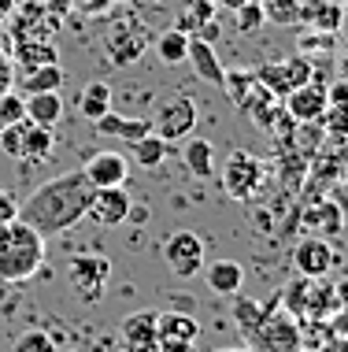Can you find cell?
I'll use <instances>...</instances> for the list:
<instances>
[{
  "label": "cell",
  "instance_id": "cell-1",
  "mask_svg": "<svg viewBox=\"0 0 348 352\" xmlns=\"http://www.w3.org/2000/svg\"><path fill=\"white\" fill-rule=\"evenodd\" d=\"M89 201H93V186L78 167V170L56 175L45 186H37L34 193L19 204V219L49 241V237L78 226L89 212Z\"/></svg>",
  "mask_w": 348,
  "mask_h": 352
},
{
  "label": "cell",
  "instance_id": "cell-2",
  "mask_svg": "<svg viewBox=\"0 0 348 352\" xmlns=\"http://www.w3.org/2000/svg\"><path fill=\"white\" fill-rule=\"evenodd\" d=\"M45 267V237L23 219L0 226V282H30Z\"/></svg>",
  "mask_w": 348,
  "mask_h": 352
},
{
  "label": "cell",
  "instance_id": "cell-3",
  "mask_svg": "<svg viewBox=\"0 0 348 352\" xmlns=\"http://www.w3.org/2000/svg\"><path fill=\"white\" fill-rule=\"evenodd\" d=\"M148 45H152V30H148L145 23H137L134 15H119L108 23L104 30V56L115 67H130V63H137L141 56L148 52Z\"/></svg>",
  "mask_w": 348,
  "mask_h": 352
},
{
  "label": "cell",
  "instance_id": "cell-4",
  "mask_svg": "<svg viewBox=\"0 0 348 352\" xmlns=\"http://www.w3.org/2000/svg\"><path fill=\"white\" fill-rule=\"evenodd\" d=\"M248 345L252 352H300V322L293 316H286L278 308H270L267 316L259 319L256 330H248Z\"/></svg>",
  "mask_w": 348,
  "mask_h": 352
},
{
  "label": "cell",
  "instance_id": "cell-5",
  "mask_svg": "<svg viewBox=\"0 0 348 352\" xmlns=\"http://www.w3.org/2000/svg\"><path fill=\"white\" fill-rule=\"evenodd\" d=\"M108 278H111V260L100 252H82L67 263V282H71V289L78 293L82 304H97L104 297Z\"/></svg>",
  "mask_w": 348,
  "mask_h": 352
},
{
  "label": "cell",
  "instance_id": "cell-6",
  "mask_svg": "<svg viewBox=\"0 0 348 352\" xmlns=\"http://www.w3.org/2000/svg\"><path fill=\"white\" fill-rule=\"evenodd\" d=\"M196 130V100L185 97V93H174V97H167L159 104L156 119H152V134H159L171 145V141H185L193 138Z\"/></svg>",
  "mask_w": 348,
  "mask_h": 352
},
{
  "label": "cell",
  "instance_id": "cell-7",
  "mask_svg": "<svg viewBox=\"0 0 348 352\" xmlns=\"http://www.w3.org/2000/svg\"><path fill=\"white\" fill-rule=\"evenodd\" d=\"M256 78L281 100L286 93H293L297 85H304V82L315 78V60H308V56H289V60L263 63V67L256 71Z\"/></svg>",
  "mask_w": 348,
  "mask_h": 352
},
{
  "label": "cell",
  "instance_id": "cell-8",
  "mask_svg": "<svg viewBox=\"0 0 348 352\" xmlns=\"http://www.w3.org/2000/svg\"><path fill=\"white\" fill-rule=\"evenodd\" d=\"M163 263L178 278H193L204 271V237L196 230H174L163 241Z\"/></svg>",
  "mask_w": 348,
  "mask_h": 352
},
{
  "label": "cell",
  "instance_id": "cell-9",
  "mask_svg": "<svg viewBox=\"0 0 348 352\" xmlns=\"http://www.w3.org/2000/svg\"><path fill=\"white\" fill-rule=\"evenodd\" d=\"M200 322L185 311H156V352H193Z\"/></svg>",
  "mask_w": 348,
  "mask_h": 352
},
{
  "label": "cell",
  "instance_id": "cell-10",
  "mask_svg": "<svg viewBox=\"0 0 348 352\" xmlns=\"http://www.w3.org/2000/svg\"><path fill=\"white\" fill-rule=\"evenodd\" d=\"M263 182V167L252 152H230V160L222 164V189L233 201H248Z\"/></svg>",
  "mask_w": 348,
  "mask_h": 352
},
{
  "label": "cell",
  "instance_id": "cell-11",
  "mask_svg": "<svg viewBox=\"0 0 348 352\" xmlns=\"http://www.w3.org/2000/svg\"><path fill=\"white\" fill-rule=\"evenodd\" d=\"M293 267L300 278H326L334 271V249L326 237H312L304 234L293 249Z\"/></svg>",
  "mask_w": 348,
  "mask_h": 352
},
{
  "label": "cell",
  "instance_id": "cell-12",
  "mask_svg": "<svg viewBox=\"0 0 348 352\" xmlns=\"http://www.w3.org/2000/svg\"><path fill=\"white\" fill-rule=\"evenodd\" d=\"M130 208H134V201H130L126 186H100V189H93L86 219H93L100 226H119V223H126Z\"/></svg>",
  "mask_w": 348,
  "mask_h": 352
},
{
  "label": "cell",
  "instance_id": "cell-13",
  "mask_svg": "<svg viewBox=\"0 0 348 352\" xmlns=\"http://www.w3.org/2000/svg\"><path fill=\"white\" fill-rule=\"evenodd\" d=\"M326 108H330V100H326V82H304L297 85L293 93H286V116L297 119V122H318L326 116Z\"/></svg>",
  "mask_w": 348,
  "mask_h": 352
},
{
  "label": "cell",
  "instance_id": "cell-14",
  "mask_svg": "<svg viewBox=\"0 0 348 352\" xmlns=\"http://www.w3.org/2000/svg\"><path fill=\"white\" fill-rule=\"evenodd\" d=\"M15 30H19L15 45H49L52 30H56V15L45 4H37V0H34V4H19Z\"/></svg>",
  "mask_w": 348,
  "mask_h": 352
},
{
  "label": "cell",
  "instance_id": "cell-15",
  "mask_svg": "<svg viewBox=\"0 0 348 352\" xmlns=\"http://www.w3.org/2000/svg\"><path fill=\"white\" fill-rule=\"evenodd\" d=\"M82 175L89 178L93 189L100 186H126V175H130V164L122 152H93L82 167Z\"/></svg>",
  "mask_w": 348,
  "mask_h": 352
},
{
  "label": "cell",
  "instance_id": "cell-16",
  "mask_svg": "<svg viewBox=\"0 0 348 352\" xmlns=\"http://www.w3.org/2000/svg\"><path fill=\"white\" fill-rule=\"evenodd\" d=\"M300 23H308L312 30L318 34H341V23H345V8L334 4V0H308L300 8Z\"/></svg>",
  "mask_w": 348,
  "mask_h": 352
},
{
  "label": "cell",
  "instance_id": "cell-17",
  "mask_svg": "<svg viewBox=\"0 0 348 352\" xmlns=\"http://www.w3.org/2000/svg\"><path fill=\"white\" fill-rule=\"evenodd\" d=\"M185 60H193V74L211 85H222L227 82V67H222V60L215 56L211 41H204V37H189V56Z\"/></svg>",
  "mask_w": 348,
  "mask_h": 352
},
{
  "label": "cell",
  "instance_id": "cell-18",
  "mask_svg": "<svg viewBox=\"0 0 348 352\" xmlns=\"http://www.w3.org/2000/svg\"><path fill=\"white\" fill-rule=\"evenodd\" d=\"M200 274H204V282H208V289L219 293V297H233L244 285V267L237 260H215L211 267H204Z\"/></svg>",
  "mask_w": 348,
  "mask_h": 352
},
{
  "label": "cell",
  "instance_id": "cell-19",
  "mask_svg": "<svg viewBox=\"0 0 348 352\" xmlns=\"http://www.w3.org/2000/svg\"><path fill=\"white\" fill-rule=\"evenodd\" d=\"M93 130L104 138H119V141H137L145 134H152V119H122L115 111H104L97 122H93Z\"/></svg>",
  "mask_w": 348,
  "mask_h": 352
},
{
  "label": "cell",
  "instance_id": "cell-20",
  "mask_svg": "<svg viewBox=\"0 0 348 352\" xmlns=\"http://www.w3.org/2000/svg\"><path fill=\"white\" fill-rule=\"evenodd\" d=\"M304 223H308V230H312V237H337L345 230V212H341V204H334V201H318L312 212L304 215Z\"/></svg>",
  "mask_w": 348,
  "mask_h": 352
},
{
  "label": "cell",
  "instance_id": "cell-21",
  "mask_svg": "<svg viewBox=\"0 0 348 352\" xmlns=\"http://www.w3.org/2000/svg\"><path fill=\"white\" fill-rule=\"evenodd\" d=\"M23 108H26V119L37 122V126H49V130H56V122L63 119L60 93H30V97H23Z\"/></svg>",
  "mask_w": 348,
  "mask_h": 352
},
{
  "label": "cell",
  "instance_id": "cell-22",
  "mask_svg": "<svg viewBox=\"0 0 348 352\" xmlns=\"http://www.w3.org/2000/svg\"><path fill=\"white\" fill-rule=\"evenodd\" d=\"M126 349H156V311H134L122 319Z\"/></svg>",
  "mask_w": 348,
  "mask_h": 352
},
{
  "label": "cell",
  "instance_id": "cell-23",
  "mask_svg": "<svg viewBox=\"0 0 348 352\" xmlns=\"http://www.w3.org/2000/svg\"><path fill=\"white\" fill-rule=\"evenodd\" d=\"M215 0H185V8H182V15H178V30H185V34H196V30H204V41H211V19H215Z\"/></svg>",
  "mask_w": 348,
  "mask_h": 352
},
{
  "label": "cell",
  "instance_id": "cell-24",
  "mask_svg": "<svg viewBox=\"0 0 348 352\" xmlns=\"http://www.w3.org/2000/svg\"><path fill=\"white\" fill-rule=\"evenodd\" d=\"M182 160L193 178H215V145L204 138H185Z\"/></svg>",
  "mask_w": 348,
  "mask_h": 352
},
{
  "label": "cell",
  "instance_id": "cell-25",
  "mask_svg": "<svg viewBox=\"0 0 348 352\" xmlns=\"http://www.w3.org/2000/svg\"><path fill=\"white\" fill-rule=\"evenodd\" d=\"M189 37L185 30H178V26H171V30L156 34V56L167 63V67H178V63H185V56H189Z\"/></svg>",
  "mask_w": 348,
  "mask_h": 352
},
{
  "label": "cell",
  "instance_id": "cell-26",
  "mask_svg": "<svg viewBox=\"0 0 348 352\" xmlns=\"http://www.w3.org/2000/svg\"><path fill=\"white\" fill-rule=\"evenodd\" d=\"M104 111H111V85L108 82H89L78 93V116L86 122H97Z\"/></svg>",
  "mask_w": 348,
  "mask_h": 352
},
{
  "label": "cell",
  "instance_id": "cell-27",
  "mask_svg": "<svg viewBox=\"0 0 348 352\" xmlns=\"http://www.w3.org/2000/svg\"><path fill=\"white\" fill-rule=\"evenodd\" d=\"M278 304H281V300H278V293H275V297H270L267 304H263V308H259V304L252 300V297H241V293H233L230 311H233V322L241 327V334H248V330H256V327H259V319L267 316L270 308H278Z\"/></svg>",
  "mask_w": 348,
  "mask_h": 352
},
{
  "label": "cell",
  "instance_id": "cell-28",
  "mask_svg": "<svg viewBox=\"0 0 348 352\" xmlns=\"http://www.w3.org/2000/svg\"><path fill=\"white\" fill-rule=\"evenodd\" d=\"M52 145H56V138L49 126H37V122L23 119V160H34V164L37 160H49Z\"/></svg>",
  "mask_w": 348,
  "mask_h": 352
},
{
  "label": "cell",
  "instance_id": "cell-29",
  "mask_svg": "<svg viewBox=\"0 0 348 352\" xmlns=\"http://www.w3.org/2000/svg\"><path fill=\"white\" fill-rule=\"evenodd\" d=\"M63 85V71L60 63H45V67H34L23 74V82H19V89L30 97V93H60Z\"/></svg>",
  "mask_w": 348,
  "mask_h": 352
},
{
  "label": "cell",
  "instance_id": "cell-30",
  "mask_svg": "<svg viewBox=\"0 0 348 352\" xmlns=\"http://www.w3.org/2000/svg\"><path fill=\"white\" fill-rule=\"evenodd\" d=\"M134 145V164L137 167H145V170H152V167H163V160H167V141L159 138V134H145V138H137V141H130Z\"/></svg>",
  "mask_w": 348,
  "mask_h": 352
},
{
  "label": "cell",
  "instance_id": "cell-31",
  "mask_svg": "<svg viewBox=\"0 0 348 352\" xmlns=\"http://www.w3.org/2000/svg\"><path fill=\"white\" fill-rule=\"evenodd\" d=\"M259 4H263V15H267L270 23L297 26L300 23V8H304L308 0H259Z\"/></svg>",
  "mask_w": 348,
  "mask_h": 352
},
{
  "label": "cell",
  "instance_id": "cell-32",
  "mask_svg": "<svg viewBox=\"0 0 348 352\" xmlns=\"http://www.w3.org/2000/svg\"><path fill=\"white\" fill-rule=\"evenodd\" d=\"M263 23H267V15H263L259 0H248V4L233 8V26H237V34H256Z\"/></svg>",
  "mask_w": 348,
  "mask_h": 352
},
{
  "label": "cell",
  "instance_id": "cell-33",
  "mask_svg": "<svg viewBox=\"0 0 348 352\" xmlns=\"http://www.w3.org/2000/svg\"><path fill=\"white\" fill-rule=\"evenodd\" d=\"M15 56L23 60L26 71L45 67V63H56V49H52V45H15Z\"/></svg>",
  "mask_w": 348,
  "mask_h": 352
},
{
  "label": "cell",
  "instance_id": "cell-34",
  "mask_svg": "<svg viewBox=\"0 0 348 352\" xmlns=\"http://www.w3.org/2000/svg\"><path fill=\"white\" fill-rule=\"evenodd\" d=\"M15 352H60V349L45 330H26V334L15 338Z\"/></svg>",
  "mask_w": 348,
  "mask_h": 352
},
{
  "label": "cell",
  "instance_id": "cell-35",
  "mask_svg": "<svg viewBox=\"0 0 348 352\" xmlns=\"http://www.w3.org/2000/svg\"><path fill=\"white\" fill-rule=\"evenodd\" d=\"M323 122V134L326 138H348V108H326V116L318 119Z\"/></svg>",
  "mask_w": 348,
  "mask_h": 352
},
{
  "label": "cell",
  "instance_id": "cell-36",
  "mask_svg": "<svg viewBox=\"0 0 348 352\" xmlns=\"http://www.w3.org/2000/svg\"><path fill=\"white\" fill-rule=\"evenodd\" d=\"M0 148H4V156L23 160V122H12V126H0Z\"/></svg>",
  "mask_w": 348,
  "mask_h": 352
},
{
  "label": "cell",
  "instance_id": "cell-37",
  "mask_svg": "<svg viewBox=\"0 0 348 352\" xmlns=\"http://www.w3.org/2000/svg\"><path fill=\"white\" fill-rule=\"evenodd\" d=\"M23 119H26L23 97H15V93H4V97H0V126H12V122H23Z\"/></svg>",
  "mask_w": 348,
  "mask_h": 352
},
{
  "label": "cell",
  "instance_id": "cell-38",
  "mask_svg": "<svg viewBox=\"0 0 348 352\" xmlns=\"http://www.w3.org/2000/svg\"><path fill=\"white\" fill-rule=\"evenodd\" d=\"M326 100H330V108H348V82L345 78L326 82Z\"/></svg>",
  "mask_w": 348,
  "mask_h": 352
},
{
  "label": "cell",
  "instance_id": "cell-39",
  "mask_svg": "<svg viewBox=\"0 0 348 352\" xmlns=\"http://www.w3.org/2000/svg\"><path fill=\"white\" fill-rule=\"evenodd\" d=\"M15 219H19V204H15L8 193H0V226L15 223Z\"/></svg>",
  "mask_w": 348,
  "mask_h": 352
},
{
  "label": "cell",
  "instance_id": "cell-40",
  "mask_svg": "<svg viewBox=\"0 0 348 352\" xmlns=\"http://www.w3.org/2000/svg\"><path fill=\"white\" fill-rule=\"evenodd\" d=\"M334 293H337V304H341V308H348V274L341 282H334Z\"/></svg>",
  "mask_w": 348,
  "mask_h": 352
},
{
  "label": "cell",
  "instance_id": "cell-41",
  "mask_svg": "<svg viewBox=\"0 0 348 352\" xmlns=\"http://www.w3.org/2000/svg\"><path fill=\"white\" fill-rule=\"evenodd\" d=\"M126 219H137V223H148V208H145V204L130 208V215H126Z\"/></svg>",
  "mask_w": 348,
  "mask_h": 352
},
{
  "label": "cell",
  "instance_id": "cell-42",
  "mask_svg": "<svg viewBox=\"0 0 348 352\" xmlns=\"http://www.w3.org/2000/svg\"><path fill=\"white\" fill-rule=\"evenodd\" d=\"M318 352H348V345H345V341H341V338H334V341H330V345H326V349H318Z\"/></svg>",
  "mask_w": 348,
  "mask_h": 352
},
{
  "label": "cell",
  "instance_id": "cell-43",
  "mask_svg": "<svg viewBox=\"0 0 348 352\" xmlns=\"http://www.w3.org/2000/svg\"><path fill=\"white\" fill-rule=\"evenodd\" d=\"M337 78H345V82H348V52L341 56V60H337Z\"/></svg>",
  "mask_w": 348,
  "mask_h": 352
},
{
  "label": "cell",
  "instance_id": "cell-44",
  "mask_svg": "<svg viewBox=\"0 0 348 352\" xmlns=\"http://www.w3.org/2000/svg\"><path fill=\"white\" fill-rule=\"evenodd\" d=\"M241 4H248V0H215V8H230V12H233V8H241Z\"/></svg>",
  "mask_w": 348,
  "mask_h": 352
},
{
  "label": "cell",
  "instance_id": "cell-45",
  "mask_svg": "<svg viewBox=\"0 0 348 352\" xmlns=\"http://www.w3.org/2000/svg\"><path fill=\"white\" fill-rule=\"evenodd\" d=\"M12 8H15V4H12V0H0V19H4L8 12H12Z\"/></svg>",
  "mask_w": 348,
  "mask_h": 352
},
{
  "label": "cell",
  "instance_id": "cell-46",
  "mask_svg": "<svg viewBox=\"0 0 348 352\" xmlns=\"http://www.w3.org/2000/svg\"><path fill=\"white\" fill-rule=\"evenodd\" d=\"M122 4H130V8H141V4H148V0H122Z\"/></svg>",
  "mask_w": 348,
  "mask_h": 352
},
{
  "label": "cell",
  "instance_id": "cell-47",
  "mask_svg": "<svg viewBox=\"0 0 348 352\" xmlns=\"http://www.w3.org/2000/svg\"><path fill=\"white\" fill-rule=\"evenodd\" d=\"M12 4H15V8H19V4H34V0H12Z\"/></svg>",
  "mask_w": 348,
  "mask_h": 352
}]
</instances>
